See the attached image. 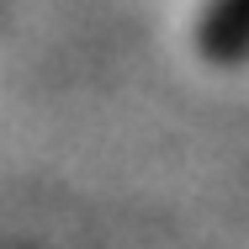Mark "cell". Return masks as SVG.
Instances as JSON below:
<instances>
[{
    "label": "cell",
    "mask_w": 249,
    "mask_h": 249,
    "mask_svg": "<svg viewBox=\"0 0 249 249\" xmlns=\"http://www.w3.org/2000/svg\"><path fill=\"white\" fill-rule=\"evenodd\" d=\"M196 48L212 64H244L249 58V0H207L196 21Z\"/></svg>",
    "instance_id": "1"
}]
</instances>
